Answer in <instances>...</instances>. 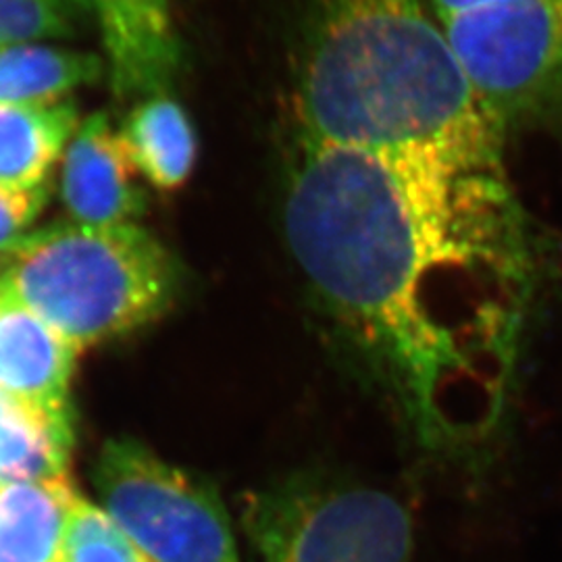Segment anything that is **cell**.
Returning a JSON list of instances; mask_svg holds the SVG:
<instances>
[{
	"label": "cell",
	"instance_id": "obj_8",
	"mask_svg": "<svg viewBox=\"0 0 562 562\" xmlns=\"http://www.w3.org/2000/svg\"><path fill=\"white\" fill-rule=\"evenodd\" d=\"M60 199L81 225L136 223L148 206L138 169L104 113L81 121L63 153Z\"/></svg>",
	"mask_w": 562,
	"mask_h": 562
},
{
	"label": "cell",
	"instance_id": "obj_14",
	"mask_svg": "<svg viewBox=\"0 0 562 562\" xmlns=\"http://www.w3.org/2000/svg\"><path fill=\"white\" fill-rule=\"evenodd\" d=\"M71 446L38 413L0 394V482H48L67 475Z\"/></svg>",
	"mask_w": 562,
	"mask_h": 562
},
{
	"label": "cell",
	"instance_id": "obj_11",
	"mask_svg": "<svg viewBox=\"0 0 562 562\" xmlns=\"http://www.w3.org/2000/svg\"><path fill=\"white\" fill-rule=\"evenodd\" d=\"M80 125L76 104H0V186L38 190Z\"/></svg>",
	"mask_w": 562,
	"mask_h": 562
},
{
	"label": "cell",
	"instance_id": "obj_6",
	"mask_svg": "<svg viewBox=\"0 0 562 562\" xmlns=\"http://www.w3.org/2000/svg\"><path fill=\"white\" fill-rule=\"evenodd\" d=\"M102 510L146 562H240L217 494L136 440L102 446Z\"/></svg>",
	"mask_w": 562,
	"mask_h": 562
},
{
	"label": "cell",
	"instance_id": "obj_3",
	"mask_svg": "<svg viewBox=\"0 0 562 562\" xmlns=\"http://www.w3.org/2000/svg\"><path fill=\"white\" fill-rule=\"evenodd\" d=\"M180 290V267L138 223H55L0 257V306L48 323L78 352L159 319Z\"/></svg>",
	"mask_w": 562,
	"mask_h": 562
},
{
	"label": "cell",
	"instance_id": "obj_18",
	"mask_svg": "<svg viewBox=\"0 0 562 562\" xmlns=\"http://www.w3.org/2000/svg\"><path fill=\"white\" fill-rule=\"evenodd\" d=\"M431 9V13L436 15V20H446L459 13H467L473 9H482V7H490V4H498V2H506V0H425Z\"/></svg>",
	"mask_w": 562,
	"mask_h": 562
},
{
	"label": "cell",
	"instance_id": "obj_16",
	"mask_svg": "<svg viewBox=\"0 0 562 562\" xmlns=\"http://www.w3.org/2000/svg\"><path fill=\"white\" fill-rule=\"evenodd\" d=\"M88 0H0V46L76 32Z\"/></svg>",
	"mask_w": 562,
	"mask_h": 562
},
{
	"label": "cell",
	"instance_id": "obj_17",
	"mask_svg": "<svg viewBox=\"0 0 562 562\" xmlns=\"http://www.w3.org/2000/svg\"><path fill=\"white\" fill-rule=\"evenodd\" d=\"M48 188L9 190L0 186V257L27 236V227L41 215Z\"/></svg>",
	"mask_w": 562,
	"mask_h": 562
},
{
	"label": "cell",
	"instance_id": "obj_10",
	"mask_svg": "<svg viewBox=\"0 0 562 562\" xmlns=\"http://www.w3.org/2000/svg\"><path fill=\"white\" fill-rule=\"evenodd\" d=\"M76 494L67 475L0 482V562H63Z\"/></svg>",
	"mask_w": 562,
	"mask_h": 562
},
{
	"label": "cell",
	"instance_id": "obj_15",
	"mask_svg": "<svg viewBox=\"0 0 562 562\" xmlns=\"http://www.w3.org/2000/svg\"><path fill=\"white\" fill-rule=\"evenodd\" d=\"M63 562H146V559L102 508L76 494Z\"/></svg>",
	"mask_w": 562,
	"mask_h": 562
},
{
	"label": "cell",
	"instance_id": "obj_2",
	"mask_svg": "<svg viewBox=\"0 0 562 562\" xmlns=\"http://www.w3.org/2000/svg\"><path fill=\"white\" fill-rule=\"evenodd\" d=\"M294 115L302 142L504 169L506 136L425 0H313Z\"/></svg>",
	"mask_w": 562,
	"mask_h": 562
},
{
	"label": "cell",
	"instance_id": "obj_7",
	"mask_svg": "<svg viewBox=\"0 0 562 562\" xmlns=\"http://www.w3.org/2000/svg\"><path fill=\"white\" fill-rule=\"evenodd\" d=\"M48 323L20 306H0V394L38 413L74 446L71 378L78 359Z\"/></svg>",
	"mask_w": 562,
	"mask_h": 562
},
{
	"label": "cell",
	"instance_id": "obj_1",
	"mask_svg": "<svg viewBox=\"0 0 562 562\" xmlns=\"http://www.w3.org/2000/svg\"><path fill=\"white\" fill-rule=\"evenodd\" d=\"M283 227L411 440L480 454L510 408L536 290L506 171L299 140Z\"/></svg>",
	"mask_w": 562,
	"mask_h": 562
},
{
	"label": "cell",
	"instance_id": "obj_4",
	"mask_svg": "<svg viewBox=\"0 0 562 562\" xmlns=\"http://www.w3.org/2000/svg\"><path fill=\"white\" fill-rule=\"evenodd\" d=\"M438 21L504 136L562 120V0H506Z\"/></svg>",
	"mask_w": 562,
	"mask_h": 562
},
{
	"label": "cell",
	"instance_id": "obj_5",
	"mask_svg": "<svg viewBox=\"0 0 562 562\" xmlns=\"http://www.w3.org/2000/svg\"><path fill=\"white\" fill-rule=\"evenodd\" d=\"M262 562H411L415 525L390 492L362 483H299L248 504Z\"/></svg>",
	"mask_w": 562,
	"mask_h": 562
},
{
	"label": "cell",
	"instance_id": "obj_9",
	"mask_svg": "<svg viewBox=\"0 0 562 562\" xmlns=\"http://www.w3.org/2000/svg\"><path fill=\"white\" fill-rule=\"evenodd\" d=\"M94 7L106 71L120 99L162 94L180 69L171 0H88Z\"/></svg>",
	"mask_w": 562,
	"mask_h": 562
},
{
	"label": "cell",
	"instance_id": "obj_12",
	"mask_svg": "<svg viewBox=\"0 0 562 562\" xmlns=\"http://www.w3.org/2000/svg\"><path fill=\"white\" fill-rule=\"evenodd\" d=\"M134 167L157 190H178L196 161V134L180 102L167 92L142 99L120 132Z\"/></svg>",
	"mask_w": 562,
	"mask_h": 562
},
{
	"label": "cell",
	"instance_id": "obj_13",
	"mask_svg": "<svg viewBox=\"0 0 562 562\" xmlns=\"http://www.w3.org/2000/svg\"><path fill=\"white\" fill-rule=\"evenodd\" d=\"M99 55L32 42L0 46V104H55L102 78Z\"/></svg>",
	"mask_w": 562,
	"mask_h": 562
}]
</instances>
